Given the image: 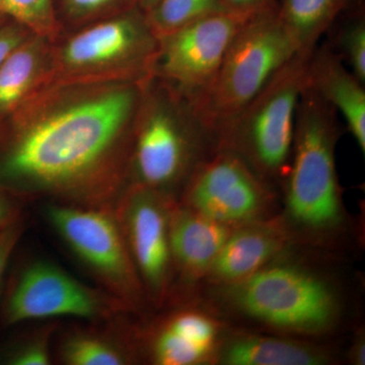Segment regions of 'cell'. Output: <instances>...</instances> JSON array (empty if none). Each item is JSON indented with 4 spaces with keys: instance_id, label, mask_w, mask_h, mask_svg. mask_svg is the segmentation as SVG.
Listing matches in <instances>:
<instances>
[{
    "instance_id": "cell-3",
    "label": "cell",
    "mask_w": 365,
    "mask_h": 365,
    "mask_svg": "<svg viewBox=\"0 0 365 365\" xmlns=\"http://www.w3.org/2000/svg\"><path fill=\"white\" fill-rule=\"evenodd\" d=\"M287 250L246 279L213 288L217 304L235 316L304 339H319L339 327L344 302L325 273Z\"/></svg>"
},
{
    "instance_id": "cell-10",
    "label": "cell",
    "mask_w": 365,
    "mask_h": 365,
    "mask_svg": "<svg viewBox=\"0 0 365 365\" xmlns=\"http://www.w3.org/2000/svg\"><path fill=\"white\" fill-rule=\"evenodd\" d=\"M178 201L232 227L277 215V189L237 153L223 148H216L197 165Z\"/></svg>"
},
{
    "instance_id": "cell-15",
    "label": "cell",
    "mask_w": 365,
    "mask_h": 365,
    "mask_svg": "<svg viewBox=\"0 0 365 365\" xmlns=\"http://www.w3.org/2000/svg\"><path fill=\"white\" fill-rule=\"evenodd\" d=\"M225 225L175 201L170 211V241L175 279L188 287L203 282L227 237L234 232Z\"/></svg>"
},
{
    "instance_id": "cell-4",
    "label": "cell",
    "mask_w": 365,
    "mask_h": 365,
    "mask_svg": "<svg viewBox=\"0 0 365 365\" xmlns=\"http://www.w3.org/2000/svg\"><path fill=\"white\" fill-rule=\"evenodd\" d=\"M217 148V133L190 98L160 79L146 81L134 129L129 184L178 198L197 165Z\"/></svg>"
},
{
    "instance_id": "cell-20",
    "label": "cell",
    "mask_w": 365,
    "mask_h": 365,
    "mask_svg": "<svg viewBox=\"0 0 365 365\" xmlns=\"http://www.w3.org/2000/svg\"><path fill=\"white\" fill-rule=\"evenodd\" d=\"M136 338H122L107 331L72 329L57 348L60 361L68 365H126L137 360Z\"/></svg>"
},
{
    "instance_id": "cell-26",
    "label": "cell",
    "mask_w": 365,
    "mask_h": 365,
    "mask_svg": "<svg viewBox=\"0 0 365 365\" xmlns=\"http://www.w3.org/2000/svg\"><path fill=\"white\" fill-rule=\"evenodd\" d=\"M25 220L21 217L0 232V294L4 289L9 262L25 232Z\"/></svg>"
},
{
    "instance_id": "cell-12",
    "label": "cell",
    "mask_w": 365,
    "mask_h": 365,
    "mask_svg": "<svg viewBox=\"0 0 365 365\" xmlns=\"http://www.w3.org/2000/svg\"><path fill=\"white\" fill-rule=\"evenodd\" d=\"M244 20L215 14L158 38L153 78L195 102L215 79Z\"/></svg>"
},
{
    "instance_id": "cell-25",
    "label": "cell",
    "mask_w": 365,
    "mask_h": 365,
    "mask_svg": "<svg viewBox=\"0 0 365 365\" xmlns=\"http://www.w3.org/2000/svg\"><path fill=\"white\" fill-rule=\"evenodd\" d=\"M56 324L49 323L36 328L21 338L6 353V361L11 365H48L51 364V341Z\"/></svg>"
},
{
    "instance_id": "cell-7",
    "label": "cell",
    "mask_w": 365,
    "mask_h": 365,
    "mask_svg": "<svg viewBox=\"0 0 365 365\" xmlns=\"http://www.w3.org/2000/svg\"><path fill=\"white\" fill-rule=\"evenodd\" d=\"M297 54L283 29L278 1L242 21L207 91L194 105L216 131L232 119Z\"/></svg>"
},
{
    "instance_id": "cell-31",
    "label": "cell",
    "mask_w": 365,
    "mask_h": 365,
    "mask_svg": "<svg viewBox=\"0 0 365 365\" xmlns=\"http://www.w3.org/2000/svg\"><path fill=\"white\" fill-rule=\"evenodd\" d=\"M160 0H137V6L140 7L144 13L148 14Z\"/></svg>"
},
{
    "instance_id": "cell-8",
    "label": "cell",
    "mask_w": 365,
    "mask_h": 365,
    "mask_svg": "<svg viewBox=\"0 0 365 365\" xmlns=\"http://www.w3.org/2000/svg\"><path fill=\"white\" fill-rule=\"evenodd\" d=\"M45 217L62 242L103 290L126 312L148 304L143 283L127 248L114 206H81L52 202Z\"/></svg>"
},
{
    "instance_id": "cell-11",
    "label": "cell",
    "mask_w": 365,
    "mask_h": 365,
    "mask_svg": "<svg viewBox=\"0 0 365 365\" xmlns=\"http://www.w3.org/2000/svg\"><path fill=\"white\" fill-rule=\"evenodd\" d=\"M177 199L143 185L128 184L114 204L146 299L157 307H162L174 290L170 217Z\"/></svg>"
},
{
    "instance_id": "cell-17",
    "label": "cell",
    "mask_w": 365,
    "mask_h": 365,
    "mask_svg": "<svg viewBox=\"0 0 365 365\" xmlns=\"http://www.w3.org/2000/svg\"><path fill=\"white\" fill-rule=\"evenodd\" d=\"M307 86L343 117L348 130L364 153V83L327 43L317 46L312 52Z\"/></svg>"
},
{
    "instance_id": "cell-32",
    "label": "cell",
    "mask_w": 365,
    "mask_h": 365,
    "mask_svg": "<svg viewBox=\"0 0 365 365\" xmlns=\"http://www.w3.org/2000/svg\"><path fill=\"white\" fill-rule=\"evenodd\" d=\"M6 20V16H4V14H0V25H2V24H4Z\"/></svg>"
},
{
    "instance_id": "cell-30",
    "label": "cell",
    "mask_w": 365,
    "mask_h": 365,
    "mask_svg": "<svg viewBox=\"0 0 365 365\" xmlns=\"http://www.w3.org/2000/svg\"><path fill=\"white\" fill-rule=\"evenodd\" d=\"M348 361L354 365H364L365 364V342L364 335L361 331L355 335L349 350L346 353Z\"/></svg>"
},
{
    "instance_id": "cell-14",
    "label": "cell",
    "mask_w": 365,
    "mask_h": 365,
    "mask_svg": "<svg viewBox=\"0 0 365 365\" xmlns=\"http://www.w3.org/2000/svg\"><path fill=\"white\" fill-rule=\"evenodd\" d=\"M292 247L294 242L278 215L240 225L227 237L203 282L210 287L239 282Z\"/></svg>"
},
{
    "instance_id": "cell-22",
    "label": "cell",
    "mask_w": 365,
    "mask_h": 365,
    "mask_svg": "<svg viewBox=\"0 0 365 365\" xmlns=\"http://www.w3.org/2000/svg\"><path fill=\"white\" fill-rule=\"evenodd\" d=\"M137 6V0H54L62 34L73 32Z\"/></svg>"
},
{
    "instance_id": "cell-9",
    "label": "cell",
    "mask_w": 365,
    "mask_h": 365,
    "mask_svg": "<svg viewBox=\"0 0 365 365\" xmlns=\"http://www.w3.org/2000/svg\"><path fill=\"white\" fill-rule=\"evenodd\" d=\"M125 309L105 290L85 284L47 259H33L9 282L1 319L13 326L39 319L76 318L103 321Z\"/></svg>"
},
{
    "instance_id": "cell-28",
    "label": "cell",
    "mask_w": 365,
    "mask_h": 365,
    "mask_svg": "<svg viewBox=\"0 0 365 365\" xmlns=\"http://www.w3.org/2000/svg\"><path fill=\"white\" fill-rule=\"evenodd\" d=\"M25 199L0 187V232L23 217Z\"/></svg>"
},
{
    "instance_id": "cell-29",
    "label": "cell",
    "mask_w": 365,
    "mask_h": 365,
    "mask_svg": "<svg viewBox=\"0 0 365 365\" xmlns=\"http://www.w3.org/2000/svg\"><path fill=\"white\" fill-rule=\"evenodd\" d=\"M274 1L275 0H220L223 13L242 20L270 6Z\"/></svg>"
},
{
    "instance_id": "cell-16",
    "label": "cell",
    "mask_w": 365,
    "mask_h": 365,
    "mask_svg": "<svg viewBox=\"0 0 365 365\" xmlns=\"http://www.w3.org/2000/svg\"><path fill=\"white\" fill-rule=\"evenodd\" d=\"M338 360L337 354L329 346L313 339L227 330L215 364L329 365Z\"/></svg>"
},
{
    "instance_id": "cell-21",
    "label": "cell",
    "mask_w": 365,
    "mask_h": 365,
    "mask_svg": "<svg viewBox=\"0 0 365 365\" xmlns=\"http://www.w3.org/2000/svg\"><path fill=\"white\" fill-rule=\"evenodd\" d=\"M223 13L220 0H160L146 14L151 30L158 38Z\"/></svg>"
},
{
    "instance_id": "cell-5",
    "label": "cell",
    "mask_w": 365,
    "mask_h": 365,
    "mask_svg": "<svg viewBox=\"0 0 365 365\" xmlns=\"http://www.w3.org/2000/svg\"><path fill=\"white\" fill-rule=\"evenodd\" d=\"M312 52L294 55L218 132V148L234 151L277 190L292 160Z\"/></svg>"
},
{
    "instance_id": "cell-1",
    "label": "cell",
    "mask_w": 365,
    "mask_h": 365,
    "mask_svg": "<svg viewBox=\"0 0 365 365\" xmlns=\"http://www.w3.org/2000/svg\"><path fill=\"white\" fill-rule=\"evenodd\" d=\"M145 83L43 86L0 124V187L25 200L114 206L129 184Z\"/></svg>"
},
{
    "instance_id": "cell-18",
    "label": "cell",
    "mask_w": 365,
    "mask_h": 365,
    "mask_svg": "<svg viewBox=\"0 0 365 365\" xmlns=\"http://www.w3.org/2000/svg\"><path fill=\"white\" fill-rule=\"evenodd\" d=\"M52 81V42L33 34L0 67V124Z\"/></svg>"
},
{
    "instance_id": "cell-24",
    "label": "cell",
    "mask_w": 365,
    "mask_h": 365,
    "mask_svg": "<svg viewBox=\"0 0 365 365\" xmlns=\"http://www.w3.org/2000/svg\"><path fill=\"white\" fill-rule=\"evenodd\" d=\"M346 66L365 83V16L364 9L350 14L336 28L333 42L327 43Z\"/></svg>"
},
{
    "instance_id": "cell-13",
    "label": "cell",
    "mask_w": 365,
    "mask_h": 365,
    "mask_svg": "<svg viewBox=\"0 0 365 365\" xmlns=\"http://www.w3.org/2000/svg\"><path fill=\"white\" fill-rule=\"evenodd\" d=\"M227 332L215 313L186 306L155 319L136 340L153 364H215Z\"/></svg>"
},
{
    "instance_id": "cell-6",
    "label": "cell",
    "mask_w": 365,
    "mask_h": 365,
    "mask_svg": "<svg viewBox=\"0 0 365 365\" xmlns=\"http://www.w3.org/2000/svg\"><path fill=\"white\" fill-rule=\"evenodd\" d=\"M158 38L138 6L52 42V81H134L153 78Z\"/></svg>"
},
{
    "instance_id": "cell-19",
    "label": "cell",
    "mask_w": 365,
    "mask_h": 365,
    "mask_svg": "<svg viewBox=\"0 0 365 365\" xmlns=\"http://www.w3.org/2000/svg\"><path fill=\"white\" fill-rule=\"evenodd\" d=\"M278 14L297 53L313 51L354 0H277Z\"/></svg>"
},
{
    "instance_id": "cell-27",
    "label": "cell",
    "mask_w": 365,
    "mask_h": 365,
    "mask_svg": "<svg viewBox=\"0 0 365 365\" xmlns=\"http://www.w3.org/2000/svg\"><path fill=\"white\" fill-rule=\"evenodd\" d=\"M32 35V31L9 19L0 25V67Z\"/></svg>"
},
{
    "instance_id": "cell-23",
    "label": "cell",
    "mask_w": 365,
    "mask_h": 365,
    "mask_svg": "<svg viewBox=\"0 0 365 365\" xmlns=\"http://www.w3.org/2000/svg\"><path fill=\"white\" fill-rule=\"evenodd\" d=\"M0 14L51 42L61 36L54 0H0Z\"/></svg>"
},
{
    "instance_id": "cell-2",
    "label": "cell",
    "mask_w": 365,
    "mask_h": 365,
    "mask_svg": "<svg viewBox=\"0 0 365 365\" xmlns=\"http://www.w3.org/2000/svg\"><path fill=\"white\" fill-rule=\"evenodd\" d=\"M339 115L306 88L297 109L294 148L281 182L278 216L295 246L331 249L349 232V215L336 165Z\"/></svg>"
}]
</instances>
